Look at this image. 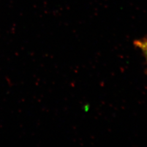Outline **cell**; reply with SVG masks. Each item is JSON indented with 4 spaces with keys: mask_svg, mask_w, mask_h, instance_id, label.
<instances>
[{
    "mask_svg": "<svg viewBox=\"0 0 147 147\" xmlns=\"http://www.w3.org/2000/svg\"><path fill=\"white\" fill-rule=\"evenodd\" d=\"M134 45L139 48L144 54L147 63V39L137 40L134 42Z\"/></svg>",
    "mask_w": 147,
    "mask_h": 147,
    "instance_id": "1",
    "label": "cell"
}]
</instances>
